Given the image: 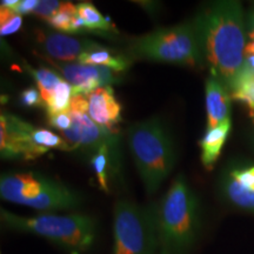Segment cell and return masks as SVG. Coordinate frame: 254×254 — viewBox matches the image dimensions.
Masks as SVG:
<instances>
[{
	"label": "cell",
	"instance_id": "3",
	"mask_svg": "<svg viewBox=\"0 0 254 254\" xmlns=\"http://www.w3.org/2000/svg\"><path fill=\"white\" fill-rule=\"evenodd\" d=\"M127 144L146 193L154 194L176 164V147L168 128L158 117L135 123L127 132Z\"/></svg>",
	"mask_w": 254,
	"mask_h": 254
},
{
	"label": "cell",
	"instance_id": "30",
	"mask_svg": "<svg viewBox=\"0 0 254 254\" xmlns=\"http://www.w3.org/2000/svg\"><path fill=\"white\" fill-rule=\"evenodd\" d=\"M244 66H245V67H247V68H250L251 71L254 72V56H246Z\"/></svg>",
	"mask_w": 254,
	"mask_h": 254
},
{
	"label": "cell",
	"instance_id": "22",
	"mask_svg": "<svg viewBox=\"0 0 254 254\" xmlns=\"http://www.w3.org/2000/svg\"><path fill=\"white\" fill-rule=\"evenodd\" d=\"M113 148H111L110 146H103L99 150H97L94 153L91 154V166L93 168L95 176H97L98 183H99V187L104 192L109 193L110 187H109V165L111 161V152Z\"/></svg>",
	"mask_w": 254,
	"mask_h": 254
},
{
	"label": "cell",
	"instance_id": "20",
	"mask_svg": "<svg viewBox=\"0 0 254 254\" xmlns=\"http://www.w3.org/2000/svg\"><path fill=\"white\" fill-rule=\"evenodd\" d=\"M31 138L32 141L36 144L38 147L43 150H59V151H73L71 145L68 144L62 135L56 134L50 129L43 128V127L32 126L31 129Z\"/></svg>",
	"mask_w": 254,
	"mask_h": 254
},
{
	"label": "cell",
	"instance_id": "17",
	"mask_svg": "<svg viewBox=\"0 0 254 254\" xmlns=\"http://www.w3.org/2000/svg\"><path fill=\"white\" fill-rule=\"evenodd\" d=\"M230 92L232 98L245 105L254 117V72L243 66Z\"/></svg>",
	"mask_w": 254,
	"mask_h": 254
},
{
	"label": "cell",
	"instance_id": "9",
	"mask_svg": "<svg viewBox=\"0 0 254 254\" xmlns=\"http://www.w3.org/2000/svg\"><path fill=\"white\" fill-rule=\"evenodd\" d=\"M32 124L11 113L0 116V153L2 159L34 160L47 151L32 141Z\"/></svg>",
	"mask_w": 254,
	"mask_h": 254
},
{
	"label": "cell",
	"instance_id": "1",
	"mask_svg": "<svg viewBox=\"0 0 254 254\" xmlns=\"http://www.w3.org/2000/svg\"><path fill=\"white\" fill-rule=\"evenodd\" d=\"M193 20L206 66L212 77L231 91L245 63L247 36L243 6L233 0L213 2Z\"/></svg>",
	"mask_w": 254,
	"mask_h": 254
},
{
	"label": "cell",
	"instance_id": "26",
	"mask_svg": "<svg viewBox=\"0 0 254 254\" xmlns=\"http://www.w3.org/2000/svg\"><path fill=\"white\" fill-rule=\"evenodd\" d=\"M20 101L25 107H43L45 109L43 97L38 87H28L20 94Z\"/></svg>",
	"mask_w": 254,
	"mask_h": 254
},
{
	"label": "cell",
	"instance_id": "5",
	"mask_svg": "<svg viewBox=\"0 0 254 254\" xmlns=\"http://www.w3.org/2000/svg\"><path fill=\"white\" fill-rule=\"evenodd\" d=\"M129 55L155 63L189 67L206 66L194 20L158 28L135 38L129 45Z\"/></svg>",
	"mask_w": 254,
	"mask_h": 254
},
{
	"label": "cell",
	"instance_id": "28",
	"mask_svg": "<svg viewBox=\"0 0 254 254\" xmlns=\"http://www.w3.org/2000/svg\"><path fill=\"white\" fill-rule=\"evenodd\" d=\"M246 36L247 44L245 49L246 56H254V8L246 14Z\"/></svg>",
	"mask_w": 254,
	"mask_h": 254
},
{
	"label": "cell",
	"instance_id": "4",
	"mask_svg": "<svg viewBox=\"0 0 254 254\" xmlns=\"http://www.w3.org/2000/svg\"><path fill=\"white\" fill-rule=\"evenodd\" d=\"M2 224L9 230L43 237L71 254L86 252L97 236V221L87 214H39L23 217L1 208Z\"/></svg>",
	"mask_w": 254,
	"mask_h": 254
},
{
	"label": "cell",
	"instance_id": "27",
	"mask_svg": "<svg viewBox=\"0 0 254 254\" xmlns=\"http://www.w3.org/2000/svg\"><path fill=\"white\" fill-rule=\"evenodd\" d=\"M49 125L53 128H57L60 132L67 131L72 127V118L68 112L56 114V116H50L47 118Z\"/></svg>",
	"mask_w": 254,
	"mask_h": 254
},
{
	"label": "cell",
	"instance_id": "6",
	"mask_svg": "<svg viewBox=\"0 0 254 254\" xmlns=\"http://www.w3.org/2000/svg\"><path fill=\"white\" fill-rule=\"evenodd\" d=\"M0 195L6 201L43 212L75 209L82 204L77 190L37 172L4 173Z\"/></svg>",
	"mask_w": 254,
	"mask_h": 254
},
{
	"label": "cell",
	"instance_id": "21",
	"mask_svg": "<svg viewBox=\"0 0 254 254\" xmlns=\"http://www.w3.org/2000/svg\"><path fill=\"white\" fill-rule=\"evenodd\" d=\"M73 98V87L68 81L63 80L51 95L50 100L46 103L47 116L68 112Z\"/></svg>",
	"mask_w": 254,
	"mask_h": 254
},
{
	"label": "cell",
	"instance_id": "12",
	"mask_svg": "<svg viewBox=\"0 0 254 254\" xmlns=\"http://www.w3.org/2000/svg\"><path fill=\"white\" fill-rule=\"evenodd\" d=\"M37 44L44 55L49 56L51 60L60 63H68L75 60L82 53L99 47V44L86 39H77L65 33L57 32H37Z\"/></svg>",
	"mask_w": 254,
	"mask_h": 254
},
{
	"label": "cell",
	"instance_id": "18",
	"mask_svg": "<svg viewBox=\"0 0 254 254\" xmlns=\"http://www.w3.org/2000/svg\"><path fill=\"white\" fill-rule=\"evenodd\" d=\"M77 8L78 14L84 19L90 33H107V36H110L111 31H114L117 33L114 25L111 23L110 19L104 17L92 2H80L77 5Z\"/></svg>",
	"mask_w": 254,
	"mask_h": 254
},
{
	"label": "cell",
	"instance_id": "7",
	"mask_svg": "<svg viewBox=\"0 0 254 254\" xmlns=\"http://www.w3.org/2000/svg\"><path fill=\"white\" fill-rule=\"evenodd\" d=\"M113 254H159L154 206L119 200L114 206Z\"/></svg>",
	"mask_w": 254,
	"mask_h": 254
},
{
	"label": "cell",
	"instance_id": "10",
	"mask_svg": "<svg viewBox=\"0 0 254 254\" xmlns=\"http://www.w3.org/2000/svg\"><path fill=\"white\" fill-rule=\"evenodd\" d=\"M219 187L227 202L254 213V163L240 160L228 164L222 171Z\"/></svg>",
	"mask_w": 254,
	"mask_h": 254
},
{
	"label": "cell",
	"instance_id": "29",
	"mask_svg": "<svg viewBox=\"0 0 254 254\" xmlns=\"http://www.w3.org/2000/svg\"><path fill=\"white\" fill-rule=\"evenodd\" d=\"M38 4H39L38 0H20L17 7L14 8V12L19 15L32 14L34 12V9L37 8Z\"/></svg>",
	"mask_w": 254,
	"mask_h": 254
},
{
	"label": "cell",
	"instance_id": "31",
	"mask_svg": "<svg viewBox=\"0 0 254 254\" xmlns=\"http://www.w3.org/2000/svg\"><path fill=\"white\" fill-rule=\"evenodd\" d=\"M253 118V128H252V140H253V144H254V117H252Z\"/></svg>",
	"mask_w": 254,
	"mask_h": 254
},
{
	"label": "cell",
	"instance_id": "2",
	"mask_svg": "<svg viewBox=\"0 0 254 254\" xmlns=\"http://www.w3.org/2000/svg\"><path fill=\"white\" fill-rule=\"evenodd\" d=\"M159 254H189L201 230L200 206L195 193L180 173L154 205Z\"/></svg>",
	"mask_w": 254,
	"mask_h": 254
},
{
	"label": "cell",
	"instance_id": "19",
	"mask_svg": "<svg viewBox=\"0 0 254 254\" xmlns=\"http://www.w3.org/2000/svg\"><path fill=\"white\" fill-rule=\"evenodd\" d=\"M26 69L32 75V78L36 80L37 87L38 90L40 91V94L41 97H43L44 103H45L46 109V103L50 100L51 95H52L57 86H58L64 79L62 77H59L58 73L45 67L32 68L28 65H26Z\"/></svg>",
	"mask_w": 254,
	"mask_h": 254
},
{
	"label": "cell",
	"instance_id": "14",
	"mask_svg": "<svg viewBox=\"0 0 254 254\" xmlns=\"http://www.w3.org/2000/svg\"><path fill=\"white\" fill-rule=\"evenodd\" d=\"M207 129L231 119V98L228 88L217 78L209 77L205 82Z\"/></svg>",
	"mask_w": 254,
	"mask_h": 254
},
{
	"label": "cell",
	"instance_id": "13",
	"mask_svg": "<svg viewBox=\"0 0 254 254\" xmlns=\"http://www.w3.org/2000/svg\"><path fill=\"white\" fill-rule=\"evenodd\" d=\"M87 114L107 131L118 133L117 126L122 123V104L117 100L112 86L99 87L86 94Z\"/></svg>",
	"mask_w": 254,
	"mask_h": 254
},
{
	"label": "cell",
	"instance_id": "8",
	"mask_svg": "<svg viewBox=\"0 0 254 254\" xmlns=\"http://www.w3.org/2000/svg\"><path fill=\"white\" fill-rule=\"evenodd\" d=\"M72 127L60 132V135L71 145L72 150H85L94 153L103 146L113 150L119 148V134L98 126L87 114L86 95H73L68 110Z\"/></svg>",
	"mask_w": 254,
	"mask_h": 254
},
{
	"label": "cell",
	"instance_id": "16",
	"mask_svg": "<svg viewBox=\"0 0 254 254\" xmlns=\"http://www.w3.org/2000/svg\"><path fill=\"white\" fill-rule=\"evenodd\" d=\"M77 62L82 65L103 66L118 73L126 71L129 65V59L127 57L101 45L97 49L82 53Z\"/></svg>",
	"mask_w": 254,
	"mask_h": 254
},
{
	"label": "cell",
	"instance_id": "25",
	"mask_svg": "<svg viewBox=\"0 0 254 254\" xmlns=\"http://www.w3.org/2000/svg\"><path fill=\"white\" fill-rule=\"evenodd\" d=\"M60 6H62V1H58V0H43V1H39L37 8L32 14L47 21L55 15Z\"/></svg>",
	"mask_w": 254,
	"mask_h": 254
},
{
	"label": "cell",
	"instance_id": "11",
	"mask_svg": "<svg viewBox=\"0 0 254 254\" xmlns=\"http://www.w3.org/2000/svg\"><path fill=\"white\" fill-rule=\"evenodd\" d=\"M66 81L73 87V95H86L99 87L111 86L119 81L118 72L103 66L82 65L79 63H60L50 60Z\"/></svg>",
	"mask_w": 254,
	"mask_h": 254
},
{
	"label": "cell",
	"instance_id": "23",
	"mask_svg": "<svg viewBox=\"0 0 254 254\" xmlns=\"http://www.w3.org/2000/svg\"><path fill=\"white\" fill-rule=\"evenodd\" d=\"M78 14L77 5H73L72 2H62V6L56 12L52 18L46 21L51 27L64 33L71 32V26L73 19Z\"/></svg>",
	"mask_w": 254,
	"mask_h": 254
},
{
	"label": "cell",
	"instance_id": "15",
	"mask_svg": "<svg viewBox=\"0 0 254 254\" xmlns=\"http://www.w3.org/2000/svg\"><path fill=\"white\" fill-rule=\"evenodd\" d=\"M232 128L231 119L226 120L212 129H206L204 136L200 139L199 146L201 150L200 159L206 170H213L215 163L220 157L222 147L226 142Z\"/></svg>",
	"mask_w": 254,
	"mask_h": 254
},
{
	"label": "cell",
	"instance_id": "24",
	"mask_svg": "<svg viewBox=\"0 0 254 254\" xmlns=\"http://www.w3.org/2000/svg\"><path fill=\"white\" fill-rule=\"evenodd\" d=\"M21 24H23L21 15L15 13L12 8L0 6V33L2 37L18 32Z\"/></svg>",
	"mask_w": 254,
	"mask_h": 254
}]
</instances>
